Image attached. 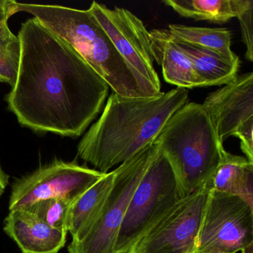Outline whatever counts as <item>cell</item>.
<instances>
[{
	"label": "cell",
	"mask_w": 253,
	"mask_h": 253,
	"mask_svg": "<svg viewBox=\"0 0 253 253\" xmlns=\"http://www.w3.org/2000/svg\"><path fill=\"white\" fill-rule=\"evenodd\" d=\"M183 198L208 183L222 157L223 143L203 104L187 103L157 137Z\"/></svg>",
	"instance_id": "obj_3"
},
{
	"label": "cell",
	"mask_w": 253,
	"mask_h": 253,
	"mask_svg": "<svg viewBox=\"0 0 253 253\" xmlns=\"http://www.w3.org/2000/svg\"><path fill=\"white\" fill-rule=\"evenodd\" d=\"M104 175L75 161L54 160L15 180L11 188L9 211L51 198L74 202Z\"/></svg>",
	"instance_id": "obj_8"
},
{
	"label": "cell",
	"mask_w": 253,
	"mask_h": 253,
	"mask_svg": "<svg viewBox=\"0 0 253 253\" xmlns=\"http://www.w3.org/2000/svg\"><path fill=\"white\" fill-rule=\"evenodd\" d=\"M8 183H9V176L2 169L1 163H0V197L3 195Z\"/></svg>",
	"instance_id": "obj_24"
},
{
	"label": "cell",
	"mask_w": 253,
	"mask_h": 253,
	"mask_svg": "<svg viewBox=\"0 0 253 253\" xmlns=\"http://www.w3.org/2000/svg\"><path fill=\"white\" fill-rule=\"evenodd\" d=\"M149 42L154 60L161 65L168 84L186 89L198 87L190 60L174 42L168 29H152Z\"/></svg>",
	"instance_id": "obj_13"
},
{
	"label": "cell",
	"mask_w": 253,
	"mask_h": 253,
	"mask_svg": "<svg viewBox=\"0 0 253 253\" xmlns=\"http://www.w3.org/2000/svg\"><path fill=\"white\" fill-rule=\"evenodd\" d=\"M182 198L175 174L160 146L130 200L114 253H128Z\"/></svg>",
	"instance_id": "obj_5"
},
{
	"label": "cell",
	"mask_w": 253,
	"mask_h": 253,
	"mask_svg": "<svg viewBox=\"0 0 253 253\" xmlns=\"http://www.w3.org/2000/svg\"><path fill=\"white\" fill-rule=\"evenodd\" d=\"M55 33L75 48L113 92L129 97H157L162 93L127 64L88 10L66 12L57 23Z\"/></svg>",
	"instance_id": "obj_4"
},
{
	"label": "cell",
	"mask_w": 253,
	"mask_h": 253,
	"mask_svg": "<svg viewBox=\"0 0 253 253\" xmlns=\"http://www.w3.org/2000/svg\"><path fill=\"white\" fill-rule=\"evenodd\" d=\"M203 106L223 143L241 124L253 118V72L238 75L220 89L210 93Z\"/></svg>",
	"instance_id": "obj_11"
},
{
	"label": "cell",
	"mask_w": 253,
	"mask_h": 253,
	"mask_svg": "<svg viewBox=\"0 0 253 253\" xmlns=\"http://www.w3.org/2000/svg\"><path fill=\"white\" fill-rule=\"evenodd\" d=\"M187 103L189 91L183 88L152 97H124L112 91L100 118L80 141L78 155L106 174L155 141Z\"/></svg>",
	"instance_id": "obj_2"
},
{
	"label": "cell",
	"mask_w": 253,
	"mask_h": 253,
	"mask_svg": "<svg viewBox=\"0 0 253 253\" xmlns=\"http://www.w3.org/2000/svg\"><path fill=\"white\" fill-rule=\"evenodd\" d=\"M238 21L241 26L242 41L245 45V57L249 61L253 60V7L238 16Z\"/></svg>",
	"instance_id": "obj_21"
},
{
	"label": "cell",
	"mask_w": 253,
	"mask_h": 253,
	"mask_svg": "<svg viewBox=\"0 0 253 253\" xmlns=\"http://www.w3.org/2000/svg\"><path fill=\"white\" fill-rule=\"evenodd\" d=\"M253 244V207L241 197L209 192L194 253H237Z\"/></svg>",
	"instance_id": "obj_7"
},
{
	"label": "cell",
	"mask_w": 253,
	"mask_h": 253,
	"mask_svg": "<svg viewBox=\"0 0 253 253\" xmlns=\"http://www.w3.org/2000/svg\"><path fill=\"white\" fill-rule=\"evenodd\" d=\"M21 57L18 36L12 33L8 20L0 23V83L12 88L17 81Z\"/></svg>",
	"instance_id": "obj_19"
},
{
	"label": "cell",
	"mask_w": 253,
	"mask_h": 253,
	"mask_svg": "<svg viewBox=\"0 0 253 253\" xmlns=\"http://www.w3.org/2000/svg\"><path fill=\"white\" fill-rule=\"evenodd\" d=\"M17 81L8 109L22 126L62 137L82 135L101 112L106 81L69 42L36 18L22 24Z\"/></svg>",
	"instance_id": "obj_1"
},
{
	"label": "cell",
	"mask_w": 253,
	"mask_h": 253,
	"mask_svg": "<svg viewBox=\"0 0 253 253\" xmlns=\"http://www.w3.org/2000/svg\"><path fill=\"white\" fill-rule=\"evenodd\" d=\"M172 38L190 60L198 87L226 85L238 76L240 62L231 61L214 51L192 45L173 36Z\"/></svg>",
	"instance_id": "obj_14"
},
{
	"label": "cell",
	"mask_w": 253,
	"mask_h": 253,
	"mask_svg": "<svg viewBox=\"0 0 253 253\" xmlns=\"http://www.w3.org/2000/svg\"><path fill=\"white\" fill-rule=\"evenodd\" d=\"M127 64L158 92L161 81L154 66L149 32L137 16L125 8H107L93 2L88 8Z\"/></svg>",
	"instance_id": "obj_10"
},
{
	"label": "cell",
	"mask_w": 253,
	"mask_h": 253,
	"mask_svg": "<svg viewBox=\"0 0 253 253\" xmlns=\"http://www.w3.org/2000/svg\"><path fill=\"white\" fill-rule=\"evenodd\" d=\"M115 175L114 170L106 173L72 203L66 221V230L72 240L78 239L101 211L113 187Z\"/></svg>",
	"instance_id": "obj_16"
},
{
	"label": "cell",
	"mask_w": 253,
	"mask_h": 253,
	"mask_svg": "<svg viewBox=\"0 0 253 253\" xmlns=\"http://www.w3.org/2000/svg\"><path fill=\"white\" fill-rule=\"evenodd\" d=\"M160 145L156 140L115 171L113 187L95 220L68 246L69 253H114L130 200Z\"/></svg>",
	"instance_id": "obj_6"
},
{
	"label": "cell",
	"mask_w": 253,
	"mask_h": 253,
	"mask_svg": "<svg viewBox=\"0 0 253 253\" xmlns=\"http://www.w3.org/2000/svg\"><path fill=\"white\" fill-rule=\"evenodd\" d=\"M253 118L244 121L234 132L241 140V149L249 162L253 164Z\"/></svg>",
	"instance_id": "obj_22"
},
{
	"label": "cell",
	"mask_w": 253,
	"mask_h": 253,
	"mask_svg": "<svg viewBox=\"0 0 253 253\" xmlns=\"http://www.w3.org/2000/svg\"><path fill=\"white\" fill-rule=\"evenodd\" d=\"M164 3L181 17L218 24L253 7V0H165Z\"/></svg>",
	"instance_id": "obj_17"
},
{
	"label": "cell",
	"mask_w": 253,
	"mask_h": 253,
	"mask_svg": "<svg viewBox=\"0 0 253 253\" xmlns=\"http://www.w3.org/2000/svg\"><path fill=\"white\" fill-rule=\"evenodd\" d=\"M242 253H253V244H250L248 247L241 250Z\"/></svg>",
	"instance_id": "obj_25"
},
{
	"label": "cell",
	"mask_w": 253,
	"mask_h": 253,
	"mask_svg": "<svg viewBox=\"0 0 253 253\" xmlns=\"http://www.w3.org/2000/svg\"><path fill=\"white\" fill-rule=\"evenodd\" d=\"M168 30L177 39L214 51L231 61L240 62L238 56L231 49L232 35L227 29L170 24Z\"/></svg>",
	"instance_id": "obj_18"
},
{
	"label": "cell",
	"mask_w": 253,
	"mask_h": 253,
	"mask_svg": "<svg viewBox=\"0 0 253 253\" xmlns=\"http://www.w3.org/2000/svg\"><path fill=\"white\" fill-rule=\"evenodd\" d=\"M209 192L204 185L180 199L128 253H194Z\"/></svg>",
	"instance_id": "obj_9"
},
{
	"label": "cell",
	"mask_w": 253,
	"mask_h": 253,
	"mask_svg": "<svg viewBox=\"0 0 253 253\" xmlns=\"http://www.w3.org/2000/svg\"><path fill=\"white\" fill-rule=\"evenodd\" d=\"M73 201L64 198H51L35 203L26 210L51 227L66 230L68 212Z\"/></svg>",
	"instance_id": "obj_20"
},
{
	"label": "cell",
	"mask_w": 253,
	"mask_h": 253,
	"mask_svg": "<svg viewBox=\"0 0 253 253\" xmlns=\"http://www.w3.org/2000/svg\"><path fill=\"white\" fill-rule=\"evenodd\" d=\"M205 186L210 191L241 197L253 207V164L224 149L218 167Z\"/></svg>",
	"instance_id": "obj_15"
},
{
	"label": "cell",
	"mask_w": 253,
	"mask_h": 253,
	"mask_svg": "<svg viewBox=\"0 0 253 253\" xmlns=\"http://www.w3.org/2000/svg\"><path fill=\"white\" fill-rule=\"evenodd\" d=\"M11 0H0V23L8 20L10 16V4Z\"/></svg>",
	"instance_id": "obj_23"
},
{
	"label": "cell",
	"mask_w": 253,
	"mask_h": 253,
	"mask_svg": "<svg viewBox=\"0 0 253 253\" xmlns=\"http://www.w3.org/2000/svg\"><path fill=\"white\" fill-rule=\"evenodd\" d=\"M3 229L23 253H58L67 239V231L51 227L26 209L11 210Z\"/></svg>",
	"instance_id": "obj_12"
}]
</instances>
